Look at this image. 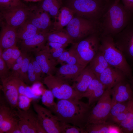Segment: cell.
<instances>
[{"mask_svg":"<svg viewBox=\"0 0 133 133\" xmlns=\"http://www.w3.org/2000/svg\"><path fill=\"white\" fill-rule=\"evenodd\" d=\"M117 48L128 62L133 64V24L130 22L120 33L113 37Z\"/></svg>","mask_w":133,"mask_h":133,"instance_id":"obj_10","label":"cell"},{"mask_svg":"<svg viewBox=\"0 0 133 133\" xmlns=\"http://www.w3.org/2000/svg\"><path fill=\"white\" fill-rule=\"evenodd\" d=\"M3 50L0 48V78H4L11 73L7 66L2 57Z\"/></svg>","mask_w":133,"mask_h":133,"instance_id":"obj_38","label":"cell"},{"mask_svg":"<svg viewBox=\"0 0 133 133\" xmlns=\"http://www.w3.org/2000/svg\"><path fill=\"white\" fill-rule=\"evenodd\" d=\"M47 41L64 44H73L71 39L64 29L60 31H52L49 32Z\"/></svg>","mask_w":133,"mask_h":133,"instance_id":"obj_28","label":"cell"},{"mask_svg":"<svg viewBox=\"0 0 133 133\" xmlns=\"http://www.w3.org/2000/svg\"><path fill=\"white\" fill-rule=\"evenodd\" d=\"M123 5L128 10L133 13V0H122Z\"/></svg>","mask_w":133,"mask_h":133,"instance_id":"obj_48","label":"cell"},{"mask_svg":"<svg viewBox=\"0 0 133 133\" xmlns=\"http://www.w3.org/2000/svg\"><path fill=\"white\" fill-rule=\"evenodd\" d=\"M88 65L97 77L110 66L99 50Z\"/></svg>","mask_w":133,"mask_h":133,"instance_id":"obj_25","label":"cell"},{"mask_svg":"<svg viewBox=\"0 0 133 133\" xmlns=\"http://www.w3.org/2000/svg\"><path fill=\"white\" fill-rule=\"evenodd\" d=\"M98 25L86 19L74 16L65 29L73 44L98 31Z\"/></svg>","mask_w":133,"mask_h":133,"instance_id":"obj_6","label":"cell"},{"mask_svg":"<svg viewBox=\"0 0 133 133\" xmlns=\"http://www.w3.org/2000/svg\"><path fill=\"white\" fill-rule=\"evenodd\" d=\"M27 21L32 23L41 32L48 33L51 31L53 22L50 16L39 6H29V12Z\"/></svg>","mask_w":133,"mask_h":133,"instance_id":"obj_15","label":"cell"},{"mask_svg":"<svg viewBox=\"0 0 133 133\" xmlns=\"http://www.w3.org/2000/svg\"><path fill=\"white\" fill-rule=\"evenodd\" d=\"M99 50L110 66L120 70L128 78L132 80V68L123 54L116 47L113 36L110 35L100 36Z\"/></svg>","mask_w":133,"mask_h":133,"instance_id":"obj_4","label":"cell"},{"mask_svg":"<svg viewBox=\"0 0 133 133\" xmlns=\"http://www.w3.org/2000/svg\"><path fill=\"white\" fill-rule=\"evenodd\" d=\"M43 82L59 100H80L82 98L68 82L55 75H47L44 78Z\"/></svg>","mask_w":133,"mask_h":133,"instance_id":"obj_7","label":"cell"},{"mask_svg":"<svg viewBox=\"0 0 133 133\" xmlns=\"http://www.w3.org/2000/svg\"><path fill=\"white\" fill-rule=\"evenodd\" d=\"M100 45V35L98 31L72 44L79 64L85 67L87 66L99 51Z\"/></svg>","mask_w":133,"mask_h":133,"instance_id":"obj_5","label":"cell"},{"mask_svg":"<svg viewBox=\"0 0 133 133\" xmlns=\"http://www.w3.org/2000/svg\"><path fill=\"white\" fill-rule=\"evenodd\" d=\"M54 97L49 89H45L43 91L41 97L42 104L51 111L55 107L56 103L54 101Z\"/></svg>","mask_w":133,"mask_h":133,"instance_id":"obj_30","label":"cell"},{"mask_svg":"<svg viewBox=\"0 0 133 133\" xmlns=\"http://www.w3.org/2000/svg\"><path fill=\"white\" fill-rule=\"evenodd\" d=\"M61 133H87L85 130L68 123L59 121Z\"/></svg>","mask_w":133,"mask_h":133,"instance_id":"obj_32","label":"cell"},{"mask_svg":"<svg viewBox=\"0 0 133 133\" xmlns=\"http://www.w3.org/2000/svg\"><path fill=\"white\" fill-rule=\"evenodd\" d=\"M132 133H133V132H132Z\"/></svg>","mask_w":133,"mask_h":133,"instance_id":"obj_52","label":"cell"},{"mask_svg":"<svg viewBox=\"0 0 133 133\" xmlns=\"http://www.w3.org/2000/svg\"><path fill=\"white\" fill-rule=\"evenodd\" d=\"M115 0L100 21L98 31L101 36L114 37L122 31L130 22L133 13Z\"/></svg>","mask_w":133,"mask_h":133,"instance_id":"obj_2","label":"cell"},{"mask_svg":"<svg viewBox=\"0 0 133 133\" xmlns=\"http://www.w3.org/2000/svg\"><path fill=\"white\" fill-rule=\"evenodd\" d=\"M85 129L87 133H121L119 127L116 125L106 122L87 124Z\"/></svg>","mask_w":133,"mask_h":133,"instance_id":"obj_24","label":"cell"},{"mask_svg":"<svg viewBox=\"0 0 133 133\" xmlns=\"http://www.w3.org/2000/svg\"><path fill=\"white\" fill-rule=\"evenodd\" d=\"M131 84L132 89L133 92V80H132Z\"/></svg>","mask_w":133,"mask_h":133,"instance_id":"obj_50","label":"cell"},{"mask_svg":"<svg viewBox=\"0 0 133 133\" xmlns=\"http://www.w3.org/2000/svg\"><path fill=\"white\" fill-rule=\"evenodd\" d=\"M0 80V89L4 97L12 108L16 109L19 96L18 86L21 80L11 72L8 76Z\"/></svg>","mask_w":133,"mask_h":133,"instance_id":"obj_13","label":"cell"},{"mask_svg":"<svg viewBox=\"0 0 133 133\" xmlns=\"http://www.w3.org/2000/svg\"><path fill=\"white\" fill-rule=\"evenodd\" d=\"M111 106L117 102H127L133 97L131 84L127 80L121 82L110 89Z\"/></svg>","mask_w":133,"mask_h":133,"instance_id":"obj_18","label":"cell"},{"mask_svg":"<svg viewBox=\"0 0 133 133\" xmlns=\"http://www.w3.org/2000/svg\"><path fill=\"white\" fill-rule=\"evenodd\" d=\"M49 33L41 32L31 38L22 40L20 45L21 50L27 53L39 51L45 46Z\"/></svg>","mask_w":133,"mask_h":133,"instance_id":"obj_19","label":"cell"},{"mask_svg":"<svg viewBox=\"0 0 133 133\" xmlns=\"http://www.w3.org/2000/svg\"><path fill=\"white\" fill-rule=\"evenodd\" d=\"M71 53V50L70 49L68 51L66 50L64 51L57 60L58 63L66 62L70 56Z\"/></svg>","mask_w":133,"mask_h":133,"instance_id":"obj_46","label":"cell"},{"mask_svg":"<svg viewBox=\"0 0 133 133\" xmlns=\"http://www.w3.org/2000/svg\"><path fill=\"white\" fill-rule=\"evenodd\" d=\"M18 0V1H21V0Z\"/></svg>","mask_w":133,"mask_h":133,"instance_id":"obj_51","label":"cell"},{"mask_svg":"<svg viewBox=\"0 0 133 133\" xmlns=\"http://www.w3.org/2000/svg\"><path fill=\"white\" fill-rule=\"evenodd\" d=\"M33 100V98L25 95H19L17 107L22 110H27L30 108L31 103Z\"/></svg>","mask_w":133,"mask_h":133,"instance_id":"obj_36","label":"cell"},{"mask_svg":"<svg viewBox=\"0 0 133 133\" xmlns=\"http://www.w3.org/2000/svg\"><path fill=\"white\" fill-rule=\"evenodd\" d=\"M64 6L73 12L74 16L99 24L113 2L111 0H66Z\"/></svg>","mask_w":133,"mask_h":133,"instance_id":"obj_3","label":"cell"},{"mask_svg":"<svg viewBox=\"0 0 133 133\" xmlns=\"http://www.w3.org/2000/svg\"><path fill=\"white\" fill-rule=\"evenodd\" d=\"M42 80L35 72L30 60L28 70V80L27 83L29 84H33L40 82Z\"/></svg>","mask_w":133,"mask_h":133,"instance_id":"obj_37","label":"cell"},{"mask_svg":"<svg viewBox=\"0 0 133 133\" xmlns=\"http://www.w3.org/2000/svg\"><path fill=\"white\" fill-rule=\"evenodd\" d=\"M23 0L26 1H29V2H37L38 1H41L43 0Z\"/></svg>","mask_w":133,"mask_h":133,"instance_id":"obj_49","label":"cell"},{"mask_svg":"<svg viewBox=\"0 0 133 133\" xmlns=\"http://www.w3.org/2000/svg\"><path fill=\"white\" fill-rule=\"evenodd\" d=\"M74 16L73 12L67 7L63 5L59 10L53 22L52 31H60L68 24Z\"/></svg>","mask_w":133,"mask_h":133,"instance_id":"obj_23","label":"cell"},{"mask_svg":"<svg viewBox=\"0 0 133 133\" xmlns=\"http://www.w3.org/2000/svg\"><path fill=\"white\" fill-rule=\"evenodd\" d=\"M127 112V108L125 111L119 114L113 118L110 123L115 124H117L119 125L120 123L125 119Z\"/></svg>","mask_w":133,"mask_h":133,"instance_id":"obj_43","label":"cell"},{"mask_svg":"<svg viewBox=\"0 0 133 133\" xmlns=\"http://www.w3.org/2000/svg\"><path fill=\"white\" fill-rule=\"evenodd\" d=\"M21 53L22 51L16 45L13 46L12 57L8 66L9 70L11 69L12 66L15 63L17 59Z\"/></svg>","mask_w":133,"mask_h":133,"instance_id":"obj_40","label":"cell"},{"mask_svg":"<svg viewBox=\"0 0 133 133\" xmlns=\"http://www.w3.org/2000/svg\"><path fill=\"white\" fill-rule=\"evenodd\" d=\"M100 82L96 76L90 84L86 91L82 94V98L86 97L88 98L97 88Z\"/></svg>","mask_w":133,"mask_h":133,"instance_id":"obj_39","label":"cell"},{"mask_svg":"<svg viewBox=\"0 0 133 133\" xmlns=\"http://www.w3.org/2000/svg\"><path fill=\"white\" fill-rule=\"evenodd\" d=\"M85 67L79 64H67L57 68L55 75L68 82H73Z\"/></svg>","mask_w":133,"mask_h":133,"instance_id":"obj_22","label":"cell"},{"mask_svg":"<svg viewBox=\"0 0 133 133\" xmlns=\"http://www.w3.org/2000/svg\"><path fill=\"white\" fill-rule=\"evenodd\" d=\"M33 105L37 115L38 122L47 133H61L57 117L48 109L33 101Z\"/></svg>","mask_w":133,"mask_h":133,"instance_id":"obj_12","label":"cell"},{"mask_svg":"<svg viewBox=\"0 0 133 133\" xmlns=\"http://www.w3.org/2000/svg\"><path fill=\"white\" fill-rule=\"evenodd\" d=\"M50 49H57L62 48L66 47L68 45L67 44H63L59 43L48 42L46 44Z\"/></svg>","mask_w":133,"mask_h":133,"instance_id":"obj_47","label":"cell"},{"mask_svg":"<svg viewBox=\"0 0 133 133\" xmlns=\"http://www.w3.org/2000/svg\"><path fill=\"white\" fill-rule=\"evenodd\" d=\"M1 23L0 35V48L3 50L16 45L17 28Z\"/></svg>","mask_w":133,"mask_h":133,"instance_id":"obj_21","label":"cell"},{"mask_svg":"<svg viewBox=\"0 0 133 133\" xmlns=\"http://www.w3.org/2000/svg\"><path fill=\"white\" fill-rule=\"evenodd\" d=\"M128 101L117 102L112 105L107 122H110L113 118L125 111L127 107Z\"/></svg>","mask_w":133,"mask_h":133,"instance_id":"obj_31","label":"cell"},{"mask_svg":"<svg viewBox=\"0 0 133 133\" xmlns=\"http://www.w3.org/2000/svg\"><path fill=\"white\" fill-rule=\"evenodd\" d=\"M25 5L21 1L17 0H0V11L10 9Z\"/></svg>","mask_w":133,"mask_h":133,"instance_id":"obj_35","label":"cell"},{"mask_svg":"<svg viewBox=\"0 0 133 133\" xmlns=\"http://www.w3.org/2000/svg\"><path fill=\"white\" fill-rule=\"evenodd\" d=\"M118 126L122 133H131L133 131V97L128 101L126 117Z\"/></svg>","mask_w":133,"mask_h":133,"instance_id":"obj_27","label":"cell"},{"mask_svg":"<svg viewBox=\"0 0 133 133\" xmlns=\"http://www.w3.org/2000/svg\"><path fill=\"white\" fill-rule=\"evenodd\" d=\"M106 89L105 86L100 82L99 85L88 98V103L91 106L98 101L104 93Z\"/></svg>","mask_w":133,"mask_h":133,"instance_id":"obj_33","label":"cell"},{"mask_svg":"<svg viewBox=\"0 0 133 133\" xmlns=\"http://www.w3.org/2000/svg\"><path fill=\"white\" fill-rule=\"evenodd\" d=\"M41 32L35 26L26 20L17 29V38L22 40H26Z\"/></svg>","mask_w":133,"mask_h":133,"instance_id":"obj_26","label":"cell"},{"mask_svg":"<svg viewBox=\"0 0 133 133\" xmlns=\"http://www.w3.org/2000/svg\"><path fill=\"white\" fill-rule=\"evenodd\" d=\"M19 118L16 109L12 108L4 96L0 97V133L19 132Z\"/></svg>","mask_w":133,"mask_h":133,"instance_id":"obj_8","label":"cell"},{"mask_svg":"<svg viewBox=\"0 0 133 133\" xmlns=\"http://www.w3.org/2000/svg\"><path fill=\"white\" fill-rule=\"evenodd\" d=\"M63 0H43L39 7L54 18L63 5Z\"/></svg>","mask_w":133,"mask_h":133,"instance_id":"obj_29","label":"cell"},{"mask_svg":"<svg viewBox=\"0 0 133 133\" xmlns=\"http://www.w3.org/2000/svg\"><path fill=\"white\" fill-rule=\"evenodd\" d=\"M97 77L106 89H110L117 84L128 79L121 70L111 66L105 69Z\"/></svg>","mask_w":133,"mask_h":133,"instance_id":"obj_17","label":"cell"},{"mask_svg":"<svg viewBox=\"0 0 133 133\" xmlns=\"http://www.w3.org/2000/svg\"><path fill=\"white\" fill-rule=\"evenodd\" d=\"M16 110L22 133H47L39 123L37 114L30 108L24 111L17 107Z\"/></svg>","mask_w":133,"mask_h":133,"instance_id":"obj_11","label":"cell"},{"mask_svg":"<svg viewBox=\"0 0 133 133\" xmlns=\"http://www.w3.org/2000/svg\"><path fill=\"white\" fill-rule=\"evenodd\" d=\"M71 54L66 62L67 64H79L78 59L75 50L72 46L70 48Z\"/></svg>","mask_w":133,"mask_h":133,"instance_id":"obj_44","label":"cell"},{"mask_svg":"<svg viewBox=\"0 0 133 133\" xmlns=\"http://www.w3.org/2000/svg\"><path fill=\"white\" fill-rule=\"evenodd\" d=\"M35 58L40 65L44 74L47 75L55 74L58 63L52 56L49 47L46 44L39 51L35 52Z\"/></svg>","mask_w":133,"mask_h":133,"instance_id":"obj_16","label":"cell"},{"mask_svg":"<svg viewBox=\"0 0 133 133\" xmlns=\"http://www.w3.org/2000/svg\"><path fill=\"white\" fill-rule=\"evenodd\" d=\"M13 46L5 49L3 50L2 57L6 63L8 67L12 57Z\"/></svg>","mask_w":133,"mask_h":133,"instance_id":"obj_41","label":"cell"},{"mask_svg":"<svg viewBox=\"0 0 133 133\" xmlns=\"http://www.w3.org/2000/svg\"><path fill=\"white\" fill-rule=\"evenodd\" d=\"M79 100H60L51 111L59 121L85 129L91 106Z\"/></svg>","mask_w":133,"mask_h":133,"instance_id":"obj_1","label":"cell"},{"mask_svg":"<svg viewBox=\"0 0 133 133\" xmlns=\"http://www.w3.org/2000/svg\"><path fill=\"white\" fill-rule=\"evenodd\" d=\"M110 89H107L90 111L87 124L107 122L111 107ZM86 124V125H87Z\"/></svg>","mask_w":133,"mask_h":133,"instance_id":"obj_9","label":"cell"},{"mask_svg":"<svg viewBox=\"0 0 133 133\" xmlns=\"http://www.w3.org/2000/svg\"><path fill=\"white\" fill-rule=\"evenodd\" d=\"M31 57L26 52L22 64L19 75L20 79L26 83L28 80V72Z\"/></svg>","mask_w":133,"mask_h":133,"instance_id":"obj_34","label":"cell"},{"mask_svg":"<svg viewBox=\"0 0 133 133\" xmlns=\"http://www.w3.org/2000/svg\"><path fill=\"white\" fill-rule=\"evenodd\" d=\"M29 12V6L26 5L0 11V20L17 29L26 21Z\"/></svg>","mask_w":133,"mask_h":133,"instance_id":"obj_14","label":"cell"},{"mask_svg":"<svg viewBox=\"0 0 133 133\" xmlns=\"http://www.w3.org/2000/svg\"><path fill=\"white\" fill-rule=\"evenodd\" d=\"M65 48H62L56 49H49L52 57L57 60L63 53L66 50Z\"/></svg>","mask_w":133,"mask_h":133,"instance_id":"obj_45","label":"cell"},{"mask_svg":"<svg viewBox=\"0 0 133 133\" xmlns=\"http://www.w3.org/2000/svg\"><path fill=\"white\" fill-rule=\"evenodd\" d=\"M31 61L35 72L37 75L42 79L43 76L45 74L43 72L40 65L36 61L35 58L31 57Z\"/></svg>","mask_w":133,"mask_h":133,"instance_id":"obj_42","label":"cell"},{"mask_svg":"<svg viewBox=\"0 0 133 133\" xmlns=\"http://www.w3.org/2000/svg\"><path fill=\"white\" fill-rule=\"evenodd\" d=\"M96 76L88 65L82 71L73 82L72 86L81 95L85 92L88 87Z\"/></svg>","mask_w":133,"mask_h":133,"instance_id":"obj_20","label":"cell"}]
</instances>
